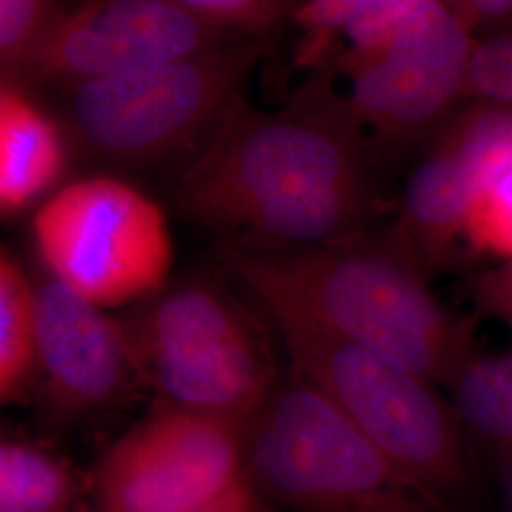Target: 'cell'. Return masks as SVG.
<instances>
[{
	"label": "cell",
	"mask_w": 512,
	"mask_h": 512,
	"mask_svg": "<svg viewBox=\"0 0 512 512\" xmlns=\"http://www.w3.org/2000/svg\"><path fill=\"white\" fill-rule=\"evenodd\" d=\"M73 148L33 92L0 76V217L37 207L65 183Z\"/></svg>",
	"instance_id": "13"
},
{
	"label": "cell",
	"mask_w": 512,
	"mask_h": 512,
	"mask_svg": "<svg viewBox=\"0 0 512 512\" xmlns=\"http://www.w3.org/2000/svg\"><path fill=\"white\" fill-rule=\"evenodd\" d=\"M478 302L512 332V260L497 264L478 281Z\"/></svg>",
	"instance_id": "21"
},
{
	"label": "cell",
	"mask_w": 512,
	"mask_h": 512,
	"mask_svg": "<svg viewBox=\"0 0 512 512\" xmlns=\"http://www.w3.org/2000/svg\"><path fill=\"white\" fill-rule=\"evenodd\" d=\"M200 512H268L262 503H260V497L253 492V490H247L243 494L236 495V497H230L226 501H222L215 507H209V509H203Z\"/></svg>",
	"instance_id": "23"
},
{
	"label": "cell",
	"mask_w": 512,
	"mask_h": 512,
	"mask_svg": "<svg viewBox=\"0 0 512 512\" xmlns=\"http://www.w3.org/2000/svg\"><path fill=\"white\" fill-rule=\"evenodd\" d=\"M61 0H0V76H10L61 8Z\"/></svg>",
	"instance_id": "19"
},
{
	"label": "cell",
	"mask_w": 512,
	"mask_h": 512,
	"mask_svg": "<svg viewBox=\"0 0 512 512\" xmlns=\"http://www.w3.org/2000/svg\"><path fill=\"white\" fill-rule=\"evenodd\" d=\"M65 420H92L143 387L124 319L52 277H35V380Z\"/></svg>",
	"instance_id": "11"
},
{
	"label": "cell",
	"mask_w": 512,
	"mask_h": 512,
	"mask_svg": "<svg viewBox=\"0 0 512 512\" xmlns=\"http://www.w3.org/2000/svg\"><path fill=\"white\" fill-rule=\"evenodd\" d=\"M291 370L319 389L366 439L450 509L473 492L465 431L450 401L410 368L289 323H268Z\"/></svg>",
	"instance_id": "6"
},
{
	"label": "cell",
	"mask_w": 512,
	"mask_h": 512,
	"mask_svg": "<svg viewBox=\"0 0 512 512\" xmlns=\"http://www.w3.org/2000/svg\"><path fill=\"white\" fill-rule=\"evenodd\" d=\"M173 0H78L61 4L31 52L6 78L65 93L109 78L198 54L234 40Z\"/></svg>",
	"instance_id": "10"
},
{
	"label": "cell",
	"mask_w": 512,
	"mask_h": 512,
	"mask_svg": "<svg viewBox=\"0 0 512 512\" xmlns=\"http://www.w3.org/2000/svg\"><path fill=\"white\" fill-rule=\"evenodd\" d=\"M90 480L52 448L0 437V512H80Z\"/></svg>",
	"instance_id": "14"
},
{
	"label": "cell",
	"mask_w": 512,
	"mask_h": 512,
	"mask_svg": "<svg viewBox=\"0 0 512 512\" xmlns=\"http://www.w3.org/2000/svg\"><path fill=\"white\" fill-rule=\"evenodd\" d=\"M475 42L450 4L435 0L376 52L336 65L374 156H401L437 135L467 95Z\"/></svg>",
	"instance_id": "8"
},
{
	"label": "cell",
	"mask_w": 512,
	"mask_h": 512,
	"mask_svg": "<svg viewBox=\"0 0 512 512\" xmlns=\"http://www.w3.org/2000/svg\"><path fill=\"white\" fill-rule=\"evenodd\" d=\"M262 50L264 42L234 38L61 93L73 152L114 175L167 171L171 179L247 97Z\"/></svg>",
	"instance_id": "3"
},
{
	"label": "cell",
	"mask_w": 512,
	"mask_h": 512,
	"mask_svg": "<svg viewBox=\"0 0 512 512\" xmlns=\"http://www.w3.org/2000/svg\"><path fill=\"white\" fill-rule=\"evenodd\" d=\"M251 490L245 425L160 404L90 476L101 512H200Z\"/></svg>",
	"instance_id": "9"
},
{
	"label": "cell",
	"mask_w": 512,
	"mask_h": 512,
	"mask_svg": "<svg viewBox=\"0 0 512 512\" xmlns=\"http://www.w3.org/2000/svg\"><path fill=\"white\" fill-rule=\"evenodd\" d=\"M512 154V110L480 101L456 110L421 148L404 186L393 238L429 272L463 245L484 184Z\"/></svg>",
	"instance_id": "12"
},
{
	"label": "cell",
	"mask_w": 512,
	"mask_h": 512,
	"mask_svg": "<svg viewBox=\"0 0 512 512\" xmlns=\"http://www.w3.org/2000/svg\"><path fill=\"white\" fill-rule=\"evenodd\" d=\"M336 74L319 71L279 109L247 97L169 179L177 215L217 245L285 251L365 232L374 150Z\"/></svg>",
	"instance_id": "1"
},
{
	"label": "cell",
	"mask_w": 512,
	"mask_h": 512,
	"mask_svg": "<svg viewBox=\"0 0 512 512\" xmlns=\"http://www.w3.org/2000/svg\"><path fill=\"white\" fill-rule=\"evenodd\" d=\"M459 19L475 31L478 25L505 19L512 14V0H446Z\"/></svg>",
	"instance_id": "22"
},
{
	"label": "cell",
	"mask_w": 512,
	"mask_h": 512,
	"mask_svg": "<svg viewBox=\"0 0 512 512\" xmlns=\"http://www.w3.org/2000/svg\"><path fill=\"white\" fill-rule=\"evenodd\" d=\"M92 512H101V511H97V509H93V511H92Z\"/></svg>",
	"instance_id": "25"
},
{
	"label": "cell",
	"mask_w": 512,
	"mask_h": 512,
	"mask_svg": "<svg viewBox=\"0 0 512 512\" xmlns=\"http://www.w3.org/2000/svg\"><path fill=\"white\" fill-rule=\"evenodd\" d=\"M446 387L465 435L512 456V348L473 353Z\"/></svg>",
	"instance_id": "15"
},
{
	"label": "cell",
	"mask_w": 512,
	"mask_h": 512,
	"mask_svg": "<svg viewBox=\"0 0 512 512\" xmlns=\"http://www.w3.org/2000/svg\"><path fill=\"white\" fill-rule=\"evenodd\" d=\"M35 380V277L0 249V406Z\"/></svg>",
	"instance_id": "16"
},
{
	"label": "cell",
	"mask_w": 512,
	"mask_h": 512,
	"mask_svg": "<svg viewBox=\"0 0 512 512\" xmlns=\"http://www.w3.org/2000/svg\"><path fill=\"white\" fill-rule=\"evenodd\" d=\"M124 323L160 404L247 427L281 380L268 321L228 277L167 283Z\"/></svg>",
	"instance_id": "4"
},
{
	"label": "cell",
	"mask_w": 512,
	"mask_h": 512,
	"mask_svg": "<svg viewBox=\"0 0 512 512\" xmlns=\"http://www.w3.org/2000/svg\"><path fill=\"white\" fill-rule=\"evenodd\" d=\"M509 503H511V509H512V476H511V484H509Z\"/></svg>",
	"instance_id": "24"
},
{
	"label": "cell",
	"mask_w": 512,
	"mask_h": 512,
	"mask_svg": "<svg viewBox=\"0 0 512 512\" xmlns=\"http://www.w3.org/2000/svg\"><path fill=\"white\" fill-rule=\"evenodd\" d=\"M226 35L266 42L293 21L300 0H173Z\"/></svg>",
	"instance_id": "18"
},
{
	"label": "cell",
	"mask_w": 512,
	"mask_h": 512,
	"mask_svg": "<svg viewBox=\"0 0 512 512\" xmlns=\"http://www.w3.org/2000/svg\"><path fill=\"white\" fill-rule=\"evenodd\" d=\"M463 245L499 264L512 260V154L480 190Z\"/></svg>",
	"instance_id": "17"
},
{
	"label": "cell",
	"mask_w": 512,
	"mask_h": 512,
	"mask_svg": "<svg viewBox=\"0 0 512 512\" xmlns=\"http://www.w3.org/2000/svg\"><path fill=\"white\" fill-rule=\"evenodd\" d=\"M251 490L294 512H456L296 372L245 427Z\"/></svg>",
	"instance_id": "5"
},
{
	"label": "cell",
	"mask_w": 512,
	"mask_h": 512,
	"mask_svg": "<svg viewBox=\"0 0 512 512\" xmlns=\"http://www.w3.org/2000/svg\"><path fill=\"white\" fill-rule=\"evenodd\" d=\"M31 241L42 274L105 310L137 306L169 283L173 239L165 211L114 173L55 188L35 207Z\"/></svg>",
	"instance_id": "7"
},
{
	"label": "cell",
	"mask_w": 512,
	"mask_h": 512,
	"mask_svg": "<svg viewBox=\"0 0 512 512\" xmlns=\"http://www.w3.org/2000/svg\"><path fill=\"white\" fill-rule=\"evenodd\" d=\"M467 95L512 110V33L476 40L469 65Z\"/></svg>",
	"instance_id": "20"
},
{
	"label": "cell",
	"mask_w": 512,
	"mask_h": 512,
	"mask_svg": "<svg viewBox=\"0 0 512 512\" xmlns=\"http://www.w3.org/2000/svg\"><path fill=\"white\" fill-rule=\"evenodd\" d=\"M215 260L268 323L366 349L431 384H450L475 353L469 325L442 306L389 230L285 251L217 245Z\"/></svg>",
	"instance_id": "2"
}]
</instances>
